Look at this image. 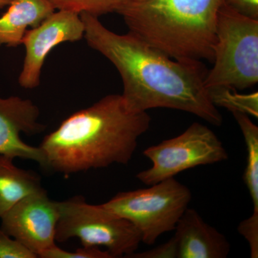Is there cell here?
<instances>
[{"instance_id": "30bf717a", "label": "cell", "mask_w": 258, "mask_h": 258, "mask_svg": "<svg viewBox=\"0 0 258 258\" xmlns=\"http://www.w3.org/2000/svg\"><path fill=\"white\" fill-rule=\"evenodd\" d=\"M40 111L32 101L20 97H0V155L37 161L46 169L45 154L40 147L23 142L22 133L39 134L45 126L39 123Z\"/></svg>"}, {"instance_id": "3957f363", "label": "cell", "mask_w": 258, "mask_h": 258, "mask_svg": "<svg viewBox=\"0 0 258 258\" xmlns=\"http://www.w3.org/2000/svg\"><path fill=\"white\" fill-rule=\"evenodd\" d=\"M224 0H132L118 12L129 32L177 60L213 63Z\"/></svg>"}, {"instance_id": "52a82bcc", "label": "cell", "mask_w": 258, "mask_h": 258, "mask_svg": "<svg viewBox=\"0 0 258 258\" xmlns=\"http://www.w3.org/2000/svg\"><path fill=\"white\" fill-rule=\"evenodd\" d=\"M144 155L152 167L137 175L147 186L170 178L199 166L217 164L228 159L221 141L211 129L194 123L182 134L147 148Z\"/></svg>"}, {"instance_id": "2e32d148", "label": "cell", "mask_w": 258, "mask_h": 258, "mask_svg": "<svg viewBox=\"0 0 258 258\" xmlns=\"http://www.w3.org/2000/svg\"><path fill=\"white\" fill-rule=\"evenodd\" d=\"M55 9L70 10L96 16L118 13L132 0H50Z\"/></svg>"}, {"instance_id": "4fadbf2b", "label": "cell", "mask_w": 258, "mask_h": 258, "mask_svg": "<svg viewBox=\"0 0 258 258\" xmlns=\"http://www.w3.org/2000/svg\"><path fill=\"white\" fill-rule=\"evenodd\" d=\"M14 159L0 155V218L22 199L42 188L37 174L15 166Z\"/></svg>"}, {"instance_id": "277c9868", "label": "cell", "mask_w": 258, "mask_h": 258, "mask_svg": "<svg viewBox=\"0 0 258 258\" xmlns=\"http://www.w3.org/2000/svg\"><path fill=\"white\" fill-rule=\"evenodd\" d=\"M214 66L207 89L227 86L244 90L258 82V20L242 16L225 4L217 14Z\"/></svg>"}, {"instance_id": "7402d4cb", "label": "cell", "mask_w": 258, "mask_h": 258, "mask_svg": "<svg viewBox=\"0 0 258 258\" xmlns=\"http://www.w3.org/2000/svg\"><path fill=\"white\" fill-rule=\"evenodd\" d=\"M13 0H0V10L4 8L5 6L10 5Z\"/></svg>"}, {"instance_id": "9c48e42d", "label": "cell", "mask_w": 258, "mask_h": 258, "mask_svg": "<svg viewBox=\"0 0 258 258\" xmlns=\"http://www.w3.org/2000/svg\"><path fill=\"white\" fill-rule=\"evenodd\" d=\"M84 33L79 13L64 10L52 13L36 28L27 30L22 40L26 55L19 76L20 86L27 89L37 87L44 61L51 50L62 42L79 41Z\"/></svg>"}, {"instance_id": "9a60e30c", "label": "cell", "mask_w": 258, "mask_h": 258, "mask_svg": "<svg viewBox=\"0 0 258 258\" xmlns=\"http://www.w3.org/2000/svg\"><path fill=\"white\" fill-rule=\"evenodd\" d=\"M209 97L215 107H222L232 113H244L257 118L258 93L240 94L235 88L219 86L208 88Z\"/></svg>"}, {"instance_id": "ac0fdd59", "label": "cell", "mask_w": 258, "mask_h": 258, "mask_svg": "<svg viewBox=\"0 0 258 258\" xmlns=\"http://www.w3.org/2000/svg\"><path fill=\"white\" fill-rule=\"evenodd\" d=\"M37 256L0 227V258H36Z\"/></svg>"}, {"instance_id": "ffe728a7", "label": "cell", "mask_w": 258, "mask_h": 258, "mask_svg": "<svg viewBox=\"0 0 258 258\" xmlns=\"http://www.w3.org/2000/svg\"><path fill=\"white\" fill-rule=\"evenodd\" d=\"M128 257L136 258H178L177 246L174 237L165 243L145 252L131 254Z\"/></svg>"}, {"instance_id": "7a4b0ae2", "label": "cell", "mask_w": 258, "mask_h": 258, "mask_svg": "<svg viewBox=\"0 0 258 258\" xmlns=\"http://www.w3.org/2000/svg\"><path fill=\"white\" fill-rule=\"evenodd\" d=\"M147 112L127 109L121 95H108L66 118L40 147L47 169L64 174L127 164L147 132Z\"/></svg>"}, {"instance_id": "5bb4252c", "label": "cell", "mask_w": 258, "mask_h": 258, "mask_svg": "<svg viewBox=\"0 0 258 258\" xmlns=\"http://www.w3.org/2000/svg\"><path fill=\"white\" fill-rule=\"evenodd\" d=\"M243 135L247 148V165L243 181L253 203L254 215H258V127L249 115L232 113Z\"/></svg>"}, {"instance_id": "e0dca14e", "label": "cell", "mask_w": 258, "mask_h": 258, "mask_svg": "<svg viewBox=\"0 0 258 258\" xmlns=\"http://www.w3.org/2000/svg\"><path fill=\"white\" fill-rule=\"evenodd\" d=\"M42 258H113L108 251L99 249L98 247H83L76 252H69L56 244L39 254Z\"/></svg>"}, {"instance_id": "ba28073f", "label": "cell", "mask_w": 258, "mask_h": 258, "mask_svg": "<svg viewBox=\"0 0 258 258\" xmlns=\"http://www.w3.org/2000/svg\"><path fill=\"white\" fill-rule=\"evenodd\" d=\"M58 218V202L51 200L42 188L22 199L4 214L0 227L38 257L55 245Z\"/></svg>"}, {"instance_id": "7c38bea8", "label": "cell", "mask_w": 258, "mask_h": 258, "mask_svg": "<svg viewBox=\"0 0 258 258\" xmlns=\"http://www.w3.org/2000/svg\"><path fill=\"white\" fill-rule=\"evenodd\" d=\"M0 18V46L17 47L29 27L36 28L55 13L50 0H13Z\"/></svg>"}, {"instance_id": "44dd1931", "label": "cell", "mask_w": 258, "mask_h": 258, "mask_svg": "<svg viewBox=\"0 0 258 258\" xmlns=\"http://www.w3.org/2000/svg\"><path fill=\"white\" fill-rule=\"evenodd\" d=\"M224 4L242 16L258 20V0H224Z\"/></svg>"}, {"instance_id": "d6986e66", "label": "cell", "mask_w": 258, "mask_h": 258, "mask_svg": "<svg viewBox=\"0 0 258 258\" xmlns=\"http://www.w3.org/2000/svg\"><path fill=\"white\" fill-rule=\"evenodd\" d=\"M239 233L248 242L252 258L258 257V215L252 214L240 222L237 227Z\"/></svg>"}, {"instance_id": "8fae6325", "label": "cell", "mask_w": 258, "mask_h": 258, "mask_svg": "<svg viewBox=\"0 0 258 258\" xmlns=\"http://www.w3.org/2000/svg\"><path fill=\"white\" fill-rule=\"evenodd\" d=\"M174 231L178 258H225L230 252L225 236L194 209L186 208Z\"/></svg>"}, {"instance_id": "5b68a950", "label": "cell", "mask_w": 258, "mask_h": 258, "mask_svg": "<svg viewBox=\"0 0 258 258\" xmlns=\"http://www.w3.org/2000/svg\"><path fill=\"white\" fill-rule=\"evenodd\" d=\"M55 240H81L83 247H105L113 257H128L139 248L142 234L126 219L102 205L86 203L82 197L58 202Z\"/></svg>"}, {"instance_id": "6da1fadb", "label": "cell", "mask_w": 258, "mask_h": 258, "mask_svg": "<svg viewBox=\"0 0 258 258\" xmlns=\"http://www.w3.org/2000/svg\"><path fill=\"white\" fill-rule=\"evenodd\" d=\"M84 37L90 47L114 64L123 81L121 94L132 112L156 108L187 112L220 126L222 116L209 97L208 71L199 60H177L128 32L118 35L98 18L81 13Z\"/></svg>"}, {"instance_id": "8992f818", "label": "cell", "mask_w": 258, "mask_h": 258, "mask_svg": "<svg viewBox=\"0 0 258 258\" xmlns=\"http://www.w3.org/2000/svg\"><path fill=\"white\" fill-rule=\"evenodd\" d=\"M191 200L189 188L174 177L146 189L118 193L103 205L132 222L142 242L152 245L161 235L175 230Z\"/></svg>"}]
</instances>
